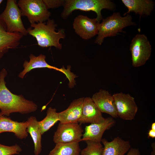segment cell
I'll use <instances>...</instances> for the list:
<instances>
[{"label": "cell", "instance_id": "13", "mask_svg": "<svg viewBox=\"0 0 155 155\" xmlns=\"http://www.w3.org/2000/svg\"><path fill=\"white\" fill-rule=\"evenodd\" d=\"M91 98L101 113L108 114L113 118L118 117L113 96L108 91L100 89Z\"/></svg>", "mask_w": 155, "mask_h": 155}, {"label": "cell", "instance_id": "20", "mask_svg": "<svg viewBox=\"0 0 155 155\" xmlns=\"http://www.w3.org/2000/svg\"><path fill=\"white\" fill-rule=\"evenodd\" d=\"M27 121V131L30 135L34 144V154L35 155H39L42 151V135L39 129L38 121L34 116L30 117Z\"/></svg>", "mask_w": 155, "mask_h": 155}, {"label": "cell", "instance_id": "10", "mask_svg": "<svg viewBox=\"0 0 155 155\" xmlns=\"http://www.w3.org/2000/svg\"><path fill=\"white\" fill-rule=\"evenodd\" d=\"M83 130L78 123H59L53 140L56 143L79 142L81 140Z\"/></svg>", "mask_w": 155, "mask_h": 155}, {"label": "cell", "instance_id": "16", "mask_svg": "<svg viewBox=\"0 0 155 155\" xmlns=\"http://www.w3.org/2000/svg\"><path fill=\"white\" fill-rule=\"evenodd\" d=\"M105 119L92 98L90 97L84 98L82 116L79 122L81 124L99 123L103 121Z\"/></svg>", "mask_w": 155, "mask_h": 155}, {"label": "cell", "instance_id": "8", "mask_svg": "<svg viewBox=\"0 0 155 155\" xmlns=\"http://www.w3.org/2000/svg\"><path fill=\"white\" fill-rule=\"evenodd\" d=\"M29 61H25L24 62L23 65L24 69L18 74L19 78H24L26 74L32 69L47 68L54 69L64 73L68 79L69 84H72L75 82L74 79L76 76L71 71L70 66H69L67 69H65L64 67L59 68L50 65L46 62L45 56L42 54L36 56L31 54L29 56Z\"/></svg>", "mask_w": 155, "mask_h": 155}, {"label": "cell", "instance_id": "11", "mask_svg": "<svg viewBox=\"0 0 155 155\" xmlns=\"http://www.w3.org/2000/svg\"><path fill=\"white\" fill-rule=\"evenodd\" d=\"M99 23L96 18L91 19L81 15L74 19L73 28L75 32L80 37L88 40L97 34Z\"/></svg>", "mask_w": 155, "mask_h": 155}, {"label": "cell", "instance_id": "6", "mask_svg": "<svg viewBox=\"0 0 155 155\" xmlns=\"http://www.w3.org/2000/svg\"><path fill=\"white\" fill-rule=\"evenodd\" d=\"M22 16H26L31 24L48 20L51 13L42 0H20L17 3Z\"/></svg>", "mask_w": 155, "mask_h": 155}, {"label": "cell", "instance_id": "17", "mask_svg": "<svg viewBox=\"0 0 155 155\" xmlns=\"http://www.w3.org/2000/svg\"><path fill=\"white\" fill-rule=\"evenodd\" d=\"M84 98L73 100L65 110L58 113L59 121L62 123H78L82 116Z\"/></svg>", "mask_w": 155, "mask_h": 155}, {"label": "cell", "instance_id": "18", "mask_svg": "<svg viewBox=\"0 0 155 155\" xmlns=\"http://www.w3.org/2000/svg\"><path fill=\"white\" fill-rule=\"evenodd\" d=\"M101 142L104 146L102 155H124L131 148L129 141L119 137H115L111 142L103 139Z\"/></svg>", "mask_w": 155, "mask_h": 155}, {"label": "cell", "instance_id": "1", "mask_svg": "<svg viewBox=\"0 0 155 155\" xmlns=\"http://www.w3.org/2000/svg\"><path fill=\"white\" fill-rule=\"evenodd\" d=\"M7 72L3 68L0 72V112L4 116L18 113L26 114L35 112L37 105L33 101L26 99L22 95L11 92L7 88L5 79Z\"/></svg>", "mask_w": 155, "mask_h": 155}, {"label": "cell", "instance_id": "4", "mask_svg": "<svg viewBox=\"0 0 155 155\" xmlns=\"http://www.w3.org/2000/svg\"><path fill=\"white\" fill-rule=\"evenodd\" d=\"M135 25L129 14L123 17L119 12L114 13L111 16L102 19V22L99 23L98 35L95 42L101 45L105 38L116 36L118 32H122L124 28Z\"/></svg>", "mask_w": 155, "mask_h": 155}, {"label": "cell", "instance_id": "3", "mask_svg": "<svg viewBox=\"0 0 155 155\" xmlns=\"http://www.w3.org/2000/svg\"><path fill=\"white\" fill-rule=\"evenodd\" d=\"M63 6L61 16L63 19H66L75 10L92 11L96 13V18L99 23L102 19L101 13L102 9L115 11L116 9L115 3L109 0H67Z\"/></svg>", "mask_w": 155, "mask_h": 155}, {"label": "cell", "instance_id": "21", "mask_svg": "<svg viewBox=\"0 0 155 155\" xmlns=\"http://www.w3.org/2000/svg\"><path fill=\"white\" fill-rule=\"evenodd\" d=\"M81 151L79 142L57 143L48 155H80Z\"/></svg>", "mask_w": 155, "mask_h": 155}, {"label": "cell", "instance_id": "15", "mask_svg": "<svg viewBox=\"0 0 155 155\" xmlns=\"http://www.w3.org/2000/svg\"><path fill=\"white\" fill-rule=\"evenodd\" d=\"M115 122L113 117H109L105 118L104 120L101 123H91L86 126L81 140H89L101 142L104 132Z\"/></svg>", "mask_w": 155, "mask_h": 155}, {"label": "cell", "instance_id": "14", "mask_svg": "<svg viewBox=\"0 0 155 155\" xmlns=\"http://www.w3.org/2000/svg\"><path fill=\"white\" fill-rule=\"evenodd\" d=\"M27 121L19 122L2 115L0 112V133L10 132L14 133L16 137L20 139L26 138L28 135L27 131Z\"/></svg>", "mask_w": 155, "mask_h": 155}, {"label": "cell", "instance_id": "9", "mask_svg": "<svg viewBox=\"0 0 155 155\" xmlns=\"http://www.w3.org/2000/svg\"><path fill=\"white\" fill-rule=\"evenodd\" d=\"M113 96L118 117L126 120L133 119L138 110L134 98L129 94L122 92Z\"/></svg>", "mask_w": 155, "mask_h": 155}, {"label": "cell", "instance_id": "29", "mask_svg": "<svg viewBox=\"0 0 155 155\" xmlns=\"http://www.w3.org/2000/svg\"><path fill=\"white\" fill-rule=\"evenodd\" d=\"M151 129L155 131V123L154 122L152 123Z\"/></svg>", "mask_w": 155, "mask_h": 155}, {"label": "cell", "instance_id": "26", "mask_svg": "<svg viewBox=\"0 0 155 155\" xmlns=\"http://www.w3.org/2000/svg\"><path fill=\"white\" fill-rule=\"evenodd\" d=\"M126 155H141L139 149L137 148H131Z\"/></svg>", "mask_w": 155, "mask_h": 155}, {"label": "cell", "instance_id": "28", "mask_svg": "<svg viewBox=\"0 0 155 155\" xmlns=\"http://www.w3.org/2000/svg\"><path fill=\"white\" fill-rule=\"evenodd\" d=\"M152 151L151 153V155H155V143H153L152 145Z\"/></svg>", "mask_w": 155, "mask_h": 155}, {"label": "cell", "instance_id": "12", "mask_svg": "<svg viewBox=\"0 0 155 155\" xmlns=\"http://www.w3.org/2000/svg\"><path fill=\"white\" fill-rule=\"evenodd\" d=\"M23 36L20 33L7 32L5 24L0 19V59L10 49L18 46Z\"/></svg>", "mask_w": 155, "mask_h": 155}, {"label": "cell", "instance_id": "27", "mask_svg": "<svg viewBox=\"0 0 155 155\" xmlns=\"http://www.w3.org/2000/svg\"><path fill=\"white\" fill-rule=\"evenodd\" d=\"M148 137L153 138H155V131L151 129H150L148 133Z\"/></svg>", "mask_w": 155, "mask_h": 155}, {"label": "cell", "instance_id": "30", "mask_svg": "<svg viewBox=\"0 0 155 155\" xmlns=\"http://www.w3.org/2000/svg\"><path fill=\"white\" fill-rule=\"evenodd\" d=\"M3 1V0H0V5L2 3V2Z\"/></svg>", "mask_w": 155, "mask_h": 155}, {"label": "cell", "instance_id": "2", "mask_svg": "<svg viewBox=\"0 0 155 155\" xmlns=\"http://www.w3.org/2000/svg\"><path fill=\"white\" fill-rule=\"evenodd\" d=\"M57 26L53 20L49 19L46 24L40 22L31 24L33 29L30 28L27 30L29 34L35 38L39 46L43 48L53 46L61 49L62 46L59 40L64 38L65 34L63 29L56 32Z\"/></svg>", "mask_w": 155, "mask_h": 155}, {"label": "cell", "instance_id": "23", "mask_svg": "<svg viewBox=\"0 0 155 155\" xmlns=\"http://www.w3.org/2000/svg\"><path fill=\"white\" fill-rule=\"evenodd\" d=\"M86 147L81 150V155H102L103 147L101 142L91 140L85 141Z\"/></svg>", "mask_w": 155, "mask_h": 155}, {"label": "cell", "instance_id": "5", "mask_svg": "<svg viewBox=\"0 0 155 155\" xmlns=\"http://www.w3.org/2000/svg\"><path fill=\"white\" fill-rule=\"evenodd\" d=\"M21 12L16 1L8 0L4 11L0 15V19L5 24L7 31L18 32L24 36L28 33L21 19Z\"/></svg>", "mask_w": 155, "mask_h": 155}, {"label": "cell", "instance_id": "24", "mask_svg": "<svg viewBox=\"0 0 155 155\" xmlns=\"http://www.w3.org/2000/svg\"><path fill=\"white\" fill-rule=\"evenodd\" d=\"M22 151L17 144L9 146L0 144V155H14L19 154Z\"/></svg>", "mask_w": 155, "mask_h": 155}, {"label": "cell", "instance_id": "7", "mask_svg": "<svg viewBox=\"0 0 155 155\" xmlns=\"http://www.w3.org/2000/svg\"><path fill=\"white\" fill-rule=\"evenodd\" d=\"M129 50L132 65L137 67L144 65L149 59L152 46L147 37L144 34H137L132 39Z\"/></svg>", "mask_w": 155, "mask_h": 155}, {"label": "cell", "instance_id": "25", "mask_svg": "<svg viewBox=\"0 0 155 155\" xmlns=\"http://www.w3.org/2000/svg\"><path fill=\"white\" fill-rule=\"evenodd\" d=\"M47 8H54L63 5L65 0H42Z\"/></svg>", "mask_w": 155, "mask_h": 155}, {"label": "cell", "instance_id": "19", "mask_svg": "<svg viewBox=\"0 0 155 155\" xmlns=\"http://www.w3.org/2000/svg\"><path fill=\"white\" fill-rule=\"evenodd\" d=\"M122 2L127 8L128 11L124 16L131 12L138 14L140 17L150 15L154 10L155 3L150 0H122Z\"/></svg>", "mask_w": 155, "mask_h": 155}, {"label": "cell", "instance_id": "22", "mask_svg": "<svg viewBox=\"0 0 155 155\" xmlns=\"http://www.w3.org/2000/svg\"><path fill=\"white\" fill-rule=\"evenodd\" d=\"M59 121L58 113L55 108L49 107L46 112V117L42 120L38 121L39 129L41 134L48 131Z\"/></svg>", "mask_w": 155, "mask_h": 155}]
</instances>
